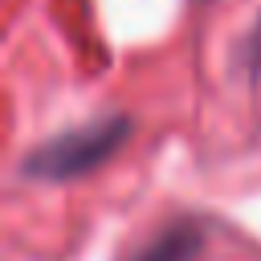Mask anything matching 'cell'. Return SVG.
I'll return each instance as SVG.
<instances>
[{
	"label": "cell",
	"mask_w": 261,
	"mask_h": 261,
	"mask_svg": "<svg viewBox=\"0 0 261 261\" xmlns=\"http://www.w3.org/2000/svg\"><path fill=\"white\" fill-rule=\"evenodd\" d=\"M126 139H130V118L126 114H98V118H90L73 130H61V135L45 139L41 147H33L20 159V175L41 179V184L82 179L94 167H102Z\"/></svg>",
	"instance_id": "6da1fadb"
},
{
	"label": "cell",
	"mask_w": 261,
	"mask_h": 261,
	"mask_svg": "<svg viewBox=\"0 0 261 261\" xmlns=\"http://www.w3.org/2000/svg\"><path fill=\"white\" fill-rule=\"evenodd\" d=\"M204 249V232L196 220H171L163 232H155L130 261H196Z\"/></svg>",
	"instance_id": "7a4b0ae2"
}]
</instances>
